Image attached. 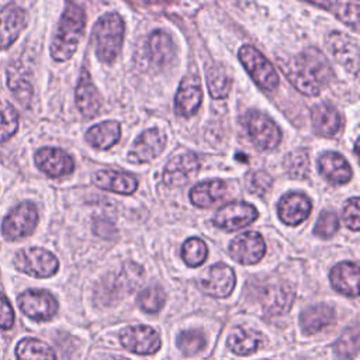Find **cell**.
I'll use <instances>...</instances> for the list:
<instances>
[{"instance_id":"obj_17","label":"cell","mask_w":360,"mask_h":360,"mask_svg":"<svg viewBox=\"0 0 360 360\" xmlns=\"http://www.w3.org/2000/svg\"><path fill=\"white\" fill-rule=\"evenodd\" d=\"M27 25L25 10L10 4L0 11V49L8 48Z\"/></svg>"},{"instance_id":"obj_39","label":"cell","mask_w":360,"mask_h":360,"mask_svg":"<svg viewBox=\"0 0 360 360\" xmlns=\"http://www.w3.org/2000/svg\"><path fill=\"white\" fill-rule=\"evenodd\" d=\"M248 190L255 195H264L273 186V179L264 170H256L248 176Z\"/></svg>"},{"instance_id":"obj_9","label":"cell","mask_w":360,"mask_h":360,"mask_svg":"<svg viewBox=\"0 0 360 360\" xmlns=\"http://www.w3.org/2000/svg\"><path fill=\"white\" fill-rule=\"evenodd\" d=\"M20 309L34 321H49L58 311L53 295L45 290H27L17 298Z\"/></svg>"},{"instance_id":"obj_26","label":"cell","mask_w":360,"mask_h":360,"mask_svg":"<svg viewBox=\"0 0 360 360\" xmlns=\"http://www.w3.org/2000/svg\"><path fill=\"white\" fill-rule=\"evenodd\" d=\"M335 322V309L326 304H318L302 311L301 328L305 333H316Z\"/></svg>"},{"instance_id":"obj_12","label":"cell","mask_w":360,"mask_h":360,"mask_svg":"<svg viewBox=\"0 0 360 360\" xmlns=\"http://www.w3.org/2000/svg\"><path fill=\"white\" fill-rule=\"evenodd\" d=\"M266 252L263 238L253 231L238 235L229 243V255L240 264L257 263Z\"/></svg>"},{"instance_id":"obj_11","label":"cell","mask_w":360,"mask_h":360,"mask_svg":"<svg viewBox=\"0 0 360 360\" xmlns=\"http://www.w3.org/2000/svg\"><path fill=\"white\" fill-rule=\"evenodd\" d=\"M257 218V210L248 202H231L224 205L214 217V225L228 232L240 229Z\"/></svg>"},{"instance_id":"obj_1","label":"cell","mask_w":360,"mask_h":360,"mask_svg":"<svg viewBox=\"0 0 360 360\" xmlns=\"http://www.w3.org/2000/svg\"><path fill=\"white\" fill-rule=\"evenodd\" d=\"M283 70L292 86L305 96H316L333 77L326 56L316 48H307L290 62L283 63Z\"/></svg>"},{"instance_id":"obj_19","label":"cell","mask_w":360,"mask_h":360,"mask_svg":"<svg viewBox=\"0 0 360 360\" xmlns=\"http://www.w3.org/2000/svg\"><path fill=\"white\" fill-rule=\"evenodd\" d=\"M277 210L285 225H300L311 212V201L302 193H288L281 197Z\"/></svg>"},{"instance_id":"obj_40","label":"cell","mask_w":360,"mask_h":360,"mask_svg":"<svg viewBox=\"0 0 360 360\" xmlns=\"http://www.w3.org/2000/svg\"><path fill=\"white\" fill-rule=\"evenodd\" d=\"M335 350L338 352L339 356L343 359L354 357L359 352V333L357 329L354 328L353 330H347L335 346Z\"/></svg>"},{"instance_id":"obj_42","label":"cell","mask_w":360,"mask_h":360,"mask_svg":"<svg viewBox=\"0 0 360 360\" xmlns=\"http://www.w3.org/2000/svg\"><path fill=\"white\" fill-rule=\"evenodd\" d=\"M360 211H359V198L353 197L350 198L343 210V219L347 225V228H350L352 231L357 232L360 228Z\"/></svg>"},{"instance_id":"obj_24","label":"cell","mask_w":360,"mask_h":360,"mask_svg":"<svg viewBox=\"0 0 360 360\" xmlns=\"http://www.w3.org/2000/svg\"><path fill=\"white\" fill-rule=\"evenodd\" d=\"M294 301V290L287 283H278L264 290L262 302L270 315H281L287 312Z\"/></svg>"},{"instance_id":"obj_27","label":"cell","mask_w":360,"mask_h":360,"mask_svg":"<svg viewBox=\"0 0 360 360\" xmlns=\"http://www.w3.org/2000/svg\"><path fill=\"white\" fill-rule=\"evenodd\" d=\"M226 194V184L221 180H210L195 184L190 191V200L194 205L210 208L221 201Z\"/></svg>"},{"instance_id":"obj_28","label":"cell","mask_w":360,"mask_h":360,"mask_svg":"<svg viewBox=\"0 0 360 360\" xmlns=\"http://www.w3.org/2000/svg\"><path fill=\"white\" fill-rule=\"evenodd\" d=\"M146 53L155 65H166L174 55V44L165 30L153 31L146 44Z\"/></svg>"},{"instance_id":"obj_38","label":"cell","mask_w":360,"mask_h":360,"mask_svg":"<svg viewBox=\"0 0 360 360\" xmlns=\"http://www.w3.org/2000/svg\"><path fill=\"white\" fill-rule=\"evenodd\" d=\"M205 345V339L198 330H183L177 338V346L186 356L198 353Z\"/></svg>"},{"instance_id":"obj_43","label":"cell","mask_w":360,"mask_h":360,"mask_svg":"<svg viewBox=\"0 0 360 360\" xmlns=\"http://www.w3.org/2000/svg\"><path fill=\"white\" fill-rule=\"evenodd\" d=\"M14 323V311L7 297L0 292V328L10 329Z\"/></svg>"},{"instance_id":"obj_30","label":"cell","mask_w":360,"mask_h":360,"mask_svg":"<svg viewBox=\"0 0 360 360\" xmlns=\"http://www.w3.org/2000/svg\"><path fill=\"white\" fill-rule=\"evenodd\" d=\"M260 345H262L260 333L246 328H236L228 338V349L239 356H245L256 352Z\"/></svg>"},{"instance_id":"obj_37","label":"cell","mask_w":360,"mask_h":360,"mask_svg":"<svg viewBox=\"0 0 360 360\" xmlns=\"http://www.w3.org/2000/svg\"><path fill=\"white\" fill-rule=\"evenodd\" d=\"M166 301V294L160 287H149L143 290L138 297V305L142 311L148 314H156L162 309Z\"/></svg>"},{"instance_id":"obj_20","label":"cell","mask_w":360,"mask_h":360,"mask_svg":"<svg viewBox=\"0 0 360 360\" xmlns=\"http://www.w3.org/2000/svg\"><path fill=\"white\" fill-rule=\"evenodd\" d=\"M76 104L79 111L87 118L96 117L101 108V96L86 69L82 70L76 87Z\"/></svg>"},{"instance_id":"obj_18","label":"cell","mask_w":360,"mask_h":360,"mask_svg":"<svg viewBox=\"0 0 360 360\" xmlns=\"http://www.w3.org/2000/svg\"><path fill=\"white\" fill-rule=\"evenodd\" d=\"M202 100L200 80L195 76H186L176 93L174 108L179 115L190 117L197 111Z\"/></svg>"},{"instance_id":"obj_22","label":"cell","mask_w":360,"mask_h":360,"mask_svg":"<svg viewBox=\"0 0 360 360\" xmlns=\"http://www.w3.org/2000/svg\"><path fill=\"white\" fill-rule=\"evenodd\" d=\"M332 287L349 297H357L359 294V267L350 262H342L330 270Z\"/></svg>"},{"instance_id":"obj_33","label":"cell","mask_w":360,"mask_h":360,"mask_svg":"<svg viewBox=\"0 0 360 360\" xmlns=\"http://www.w3.org/2000/svg\"><path fill=\"white\" fill-rule=\"evenodd\" d=\"M318 7L326 8L333 13L342 22L357 30L359 22V3L349 1H326V3H314Z\"/></svg>"},{"instance_id":"obj_13","label":"cell","mask_w":360,"mask_h":360,"mask_svg":"<svg viewBox=\"0 0 360 360\" xmlns=\"http://www.w3.org/2000/svg\"><path fill=\"white\" fill-rule=\"evenodd\" d=\"M326 44L335 59L353 75L359 70V44L354 38L343 32H332L326 38Z\"/></svg>"},{"instance_id":"obj_3","label":"cell","mask_w":360,"mask_h":360,"mask_svg":"<svg viewBox=\"0 0 360 360\" xmlns=\"http://www.w3.org/2000/svg\"><path fill=\"white\" fill-rule=\"evenodd\" d=\"M96 53L101 62L111 63L120 55L124 39V22L117 13L100 17L93 30Z\"/></svg>"},{"instance_id":"obj_34","label":"cell","mask_w":360,"mask_h":360,"mask_svg":"<svg viewBox=\"0 0 360 360\" xmlns=\"http://www.w3.org/2000/svg\"><path fill=\"white\" fill-rule=\"evenodd\" d=\"M284 169L292 179H305L309 172V158L307 149H297L284 159Z\"/></svg>"},{"instance_id":"obj_31","label":"cell","mask_w":360,"mask_h":360,"mask_svg":"<svg viewBox=\"0 0 360 360\" xmlns=\"http://www.w3.org/2000/svg\"><path fill=\"white\" fill-rule=\"evenodd\" d=\"M17 360H56L53 350L44 342L25 338L18 342L15 347Z\"/></svg>"},{"instance_id":"obj_35","label":"cell","mask_w":360,"mask_h":360,"mask_svg":"<svg viewBox=\"0 0 360 360\" xmlns=\"http://www.w3.org/2000/svg\"><path fill=\"white\" fill-rule=\"evenodd\" d=\"M207 246L200 238H190L181 246V259L190 267H198L207 257Z\"/></svg>"},{"instance_id":"obj_2","label":"cell","mask_w":360,"mask_h":360,"mask_svg":"<svg viewBox=\"0 0 360 360\" xmlns=\"http://www.w3.org/2000/svg\"><path fill=\"white\" fill-rule=\"evenodd\" d=\"M84 24L86 15L83 8L76 3H68L51 45V56L55 60L63 62L72 58L84 31Z\"/></svg>"},{"instance_id":"obj_16","label":"cell","mask_w":360,"mask_h":360,"mask_svg":"<svg viewBox=\"0 0 360 360\" xmlns=\"http://www.w3.org/2000/svg\"><path fill=\"white\" fill-rule=\"evenodd\" d=\"M35 165L49 177H62L75 167L72 158L59 148H41L35 153Z\"/></svg>"},{"instance_id":"obj_32","label":"cell","mask_w":360,"mask_h":360,"mask_svg":"<svg viewBox=\"0 0 360 360\" xmlns=\"http://www.w3.org/2000/svg\"><path fill=\"white\" fill-rule=\"evenodd\" d=\"M207 86L210 90V94L219 100L225 98L231 89V77L228 76L225 68L219 65H214L207 69Z\"/></svg>"},{"instance_id":"obj_36","label":"cell","mask_w":360,"mask_h":360,"mask_svg":"<svg viewBox=\"0 0 360 360\" xmlns=\"http://www.w3.org/2000/svg\"><path fill=\"white\" fill-rule=\"evenodd\" d=\"M17 129L18 114L15 108L7 101H0V142L10 139Z\"/></svg>"},{"instance_id":"obj_14","label":"cell","mask_w":360,"mask_h":360,"mask_svg":"<svg viewBox=\"0 0 360 360\" xmlns=\"http://www.w3.org/2000/svg\"><path fill=\"white\" fill-rule=\"evenodd\" d=\"M166 145V136L158 128H152L139 135L128 153L132 163H146L158 158Z\"/></svg>"},{"instance_id":"obj_41","label":"cell","mask_w":360,"mask_h":360,"mask_svg":"<svg viewBox=\"0 0 360 360\" xmlns=\"http://www.w3.org/2000/svg\"><path fill=\"white\" fill-rule=\"evenodd\" d=\"M339 229V218L332 211H323L315 225V235L321 238H330L333 236Z\"/></svg>"},{"instance_id":"obj_4","label":"cell","mask_w":360,"mask_h":360,"mask_svg":"<svg viewBox=\"0 0 360 360\" xmlns=\"http://www.w3.org/2000/svg\"><path fill=\"white\" fill-rule=\"evenodd\" d=\"M238 58L259 87L271 91L278 86V76L274 68L256 48L243 45L238 52Z\"/></svg>"},{"instance_id":"obj_5","label":"cell","mask_w":360,"mask_h":360,"mask_svg":"<svg viewBox=\"0 0 360 360\" xmlns=\"http://www.w3.org/2000/svg\"><path fill=\"white\" fill-rule=\"evenodd\" d=\"M14 266L28 276L45 278L56 273L59 262L51 252L42 248H27L15 255Z\"/></svg>"},{"instance_id":"obj_25","label":"cell","mask_w":360,"mask_h":360,"mask_svg":"<svg viewBox=\"0 0 360 360\" xmlns=\"http://www.w3.org/2000/svg\"><path fill=\"white\" fill-rule=\"evenodd\" d=\"M311 118H312L315 132L321 136L332 138L339 132L342 127L340 115L338 110L330 104L323 103L314 107Z\"/></svg>"},{"instance_id":"obj_6","label":"cell","mask_w":360,"mask_h":360,"mask_svg":"<svg viewBox=\"0 0 360 360\" xmlns=\"http://www.w3.org/2000/svg\"><path fill=\"white\" fill-rule=\"evenodd\" d=\"M38 222V211L32 202L15 205L3 221V235L10 239H20L32 233Z\"/></svg>"},{"instance_id":"obj_8","label":"cell","mask_w":360,"mask_h":360,"mask_svg":"<svg viewBox=\"0 0 360 360\" xmlns=\"http://www.w3.org/2000/svg\"><path fill=\"white\" fill-rule=\"evenodd\" d=\"M235 284L236 277L233 270L224 263H217L208 267L198 280V287L202 292L215 298L228 297L233 291Z\"/></svg>"},{"instance_id":"obj_10","label":"cell","mask_w":360,"mask_h":360,"mask_svg":"<svg viewBox=\"0 0 360 360\" xmlns=\"http://www.w3.org/2000/svg\"><path fill=\"white\" fill-rule=\"evenodd\" d=\"M121 345L138 354H153L160 349L159 333L148 325H135L125 328L120 335Z\"/></svg>"},{"instance_id":"obj_15","label":"cell","mask_w":360,"mask_h":360,"mask_svg":"<svg viewBox=\"0 0 360 360\" xmlns=\"http://www.w3.org/2000/svg\"><path fill=\"white\" fill-rule=\"evenodd\" d=\"M201 166L200 159L194 153H184L173 158L165 167L163 180L169 187H180L194 176Z\"/></svg>"},{"instance_id":"obj_7","label":"cell","mask_w":360,"mask_h":360,"mask_svg":"<svg viewBox=\"0 0 360 360\" xmlns=\"http://www.w3.org/2000/svg\"><path fill=\"white\" fill-rule=\"evenodd\" d=\"M245 128L250 139L260 149H273L281 141V132L278 127L264 114L250 111L243 117Z\"/></svg>"},{"instance_id":"obj_23","label":"cell","mask_w":360,"mask_h":360,"mask_svg":"<svg viewBox=\"0 0 360 360\" xmlns=\"http://www.w3.org/2000/svg\"><path fill=\"white\" fill-rule=\"evenodd\" d=\"M93 181L101 190H108L118 194H132L138 187L135 177L118 170H100L94 174Z\"/></svg>"},{"instance_id":"obj_29","label":"cell","mask_w":360,"mask_h":360,"mask_svg":"<svg viewBox=\"0 0 360 360\" xmlns=\"http://www.w3.org/2000/svg\"><path fill=\"white\" fill-rule=\"evenodd\" d=\"M121 136V127L117 121H104L93 125L86 132V141L96 149L105 150L115 145Z\"/></svg>"},{"instance_id":"obj_21","label":"cell","mask_w":360,"mask_h":360,"mask_svg":"<svg viewBox=\"0 0 360 360\" xmlns=\"http://www.w3.org/2000/svg\"><path fill=\"white\" fill-rule=\"evenodd\" d=\"M319 173L333 184H345L352 179V167L346 159L335 152H326L318 159Z\"/></svg>"},{"instance_id":"obj_44","label":"cell","mask_w":360,"mask_h":360,"mask_svg":"<svg viewBox=\"0 0 360 360\" xmlns=\"http://www.w3.org/2000/svg\"><path fill=\"white\" fill-rule=\"evenodd\" d=\"M107 360H128V359H125V357H121V356H111V357H108Z\"/></svg>"}]
</instances>
